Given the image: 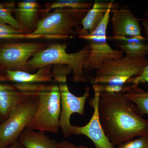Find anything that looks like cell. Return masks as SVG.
Segmentation results:
<instances>
[{
    "label": "cell",
    "instance_id": "obj_1",
    "mask_svg": "<svg viewBox=\"0 0 148 148\" xmlns=\"http://www.w3.org/2000/svg\"><path fill=\"white\" fill-rule=\"evenodd\" d=\"M98 112L105 135L114 146L135 137L148 136V120L124 93H101Z\"/></svg>",
    "mask_w": 148,
    "mask_h": 148
},
{
    "label": "cell",
    "instance_id": "obj_2",
    "mask_svg": "<svg viewBox=\"0 0 148 148\" xmlns=\"http://www.w3.org/2000/svg\"><path fill=\"white\" fill-rule=\"evenodd\" d=\"M67 46L68 44L64 43L52 44L35 53L27 62L28 72L33 73L48 65H65L72 69L74 82H86L84 64L90 54V45L87 43L81 50L74 53H68Z\"/></svg>",
    "mask_w": 148,
    "mask_h": 148
},
{
    "label": "cell",
    "instance_id": "obj_3",
    "mask_svg": "<svg viewBox=\"0 0 148 148\" xmlns=\"http://www.w3.org/2000/svg\"><path fill=\"white\" fill-rule=\"evenodd\" d=\"M37 108L27 127L57 134L60 130L61 93L59 85L40 84L36 97Z\"/></svg>",
    "mask_w": 148,
    "mask_h": 148
},
{
    "label": "cell",
    "instance_id": "obj_4",
    "mask_svg": "<svg viewBox=\"0 0 148 148\" xmlns=\"http://www.w3.org/2000/svg\"><path fill=\"white\" fill-rule=\"evenodd\" d=\"M148 65V59L146 56L132 57L126 55L120 59L107 60L96 70L91 84L125 85L130 79L140 75Z\"/></svg>",
    "mask_w": 148,
    "mask_h": 148
},
{
    "label": "cell",
    "instance_id": "obj_5",
    "mask_svg": "<svg viewBox=\"0 0 148 148\" xmlns=\"http://www.w3.org/2000/svg\"><path fill=\"white\" fill-rule=\"evenodd\" d=\"M89 10L57 8L52 12H47L38 21L33 34L69 38L77 33L75 29L81 24Z\"/></svg>",
    "mask_w": 148,
    "mask_h": 148
},
{
    "label": "cell",
    "instance_id": "obj_6",
    "mask_svg": "<svg viewBox=\"0 0 148 148\" xmlns=\"http://www.w3.org/2000/svg\"><path fill=\"white\" fill-rule=\"evenodd\" d=\"M112 9L108 10L101 24L92 33L79 35L80 38L87 41L90 47L89 56L84 64V70L96 71L107 60L120 59L123 57V51L120 49H113L107 42V29Z\"/></svg>",
    "mask_w": 148,
    "mask_h": 148
},
{
    "label": "cell",
    "instance_id": "obj_7",
    "mask_svg": "<svg viewBox=\"0 0 148 148\" xmlns=\"http://www.w3.org/2000/svg\"><path fill=\"white\" fill-rule=\"evenodd\" d=\"M36 97V95L18 106L0 125L1 148L18 140L21 132L27 127L37 110Z\"/></svg>",
    "mask_w": 148,
    "mask_h": 148
},
{
    "label": "cell",
    "instance_id": "obj_8",
    "mask_svg": "<svg viewBox=\"0 0 148 148\" xmlns=\"http://www.w3.org/2000/svg\"><path fill=\"white\" fill-rule=\"evenodd\" d=\"M36 42L6 43L0 45V69L28 72L27 63L35 53L45 48Z\"/></svg>",
    "mask_w": 148,
    "mask_h": 148
},
{
    "label": "cell",
    "instance_id": "obj_9",
    "mask_svg": "<svg viewBox=\"0 0 148 148\" xmlns=\"http://www.w3.org/2000/svg\"><path fill=\"white\" fill-rule=\"evenodd\" d=\"M40 84L0 82V116L2 123L18 106L36 95Z\"/></svg>",
    "mask_w": 148,
    "mask_h": 148
},
{
    "label": "cell",
    "instance_id": "obj_10",
    "mask_svg": "<svg viewBox=\"0 0 148 148\" xmlns=\"http://www.w3.org/2000/svg\"><path fill=\"white\" fill-rule=\"evenodd\" d=\"M61 93V111L59 118V126L63 135L68 138L73 135L70 119L74 113L83 115L84 113L85 106L90 95V88L86 86L84 94L81 96L74 95L69 90L68 85H59Z\"/></svg>",
    "mask_w": 148,
    "mask_h": 148
},
{
    "label": "cell",
    "instance_id": "obj_11",
    "mask_svg": "<svg viewBox=\"0 0 148 148\" xmlns=\"http://www.w3.org/2000/svg\"><path fill=\"white\" fill-rule=\"evenodd\" d=\"M94 97L89 100L90 106L93 108V114L89 121L82 126H73V135H82L89 138L93 143L95 148H116L105 135L101 125L99 112L98 104L101 92L94 85Z\"/></svg>",
    "mask_w": 148,
    "mask_h": 148
},
{
    "label": "cell",
    "instance_id": "obj_12",
    "mask_svg": "<svg viewBox=\"0 0 148 148\" xmlns=\"http://www.w3.org/2000/svg\"><path fill=\"white\" fill-rule=\"evenodd\" d=\"M113 37L143 38L141 34L138 18H136L132 10L127 7L111 10Z\"/></svg>",
    "mask_w": 148,
    "mask_h": 148
},
{
    "label": "cell",
    "instance_id": "obj_13",
    "mask_svg": "<svg viewBox=\"0 0 148 148\" xmlns=\"http://www.w3.org/2000/svg\"><path fill=\"white\" fill-rule=\"evenodd\" d=\"M52 65L44 66L35 73L5 70L0 73V82H11L15 83L43 84L53 81Z\"/></svg>",
    "mask_w": 148,
    "mask_h": 148
},
{
    "label": "cell",
    "instance_id": "obj_14",
    "mask_svg": "<svg viewBox=\"0 0 148 148\" xmlns=\"http://www.w3.org/2000/svg\"><path fill=\"white\" fill-rule=\"evenodd\" d=\"M15 18L27 34L33 33L39 20L41 12L46 10L41 9L39 4L36 1H23L18 3L16 8H13Z\"/></svg>",
    "mask_w": 148,
    "mask_h": 148
},
{
    "label": "cell",
    "instance_id": "obj_15",
    "mask_svg": "<svg viewBox=\"0 0 148 148\" xmlns=\"http://www.w3.org/2000/svg\"><path fill=\"white\" fill-rule=\"evenodd\" d=\"M119 7L118 3L113 1L108 2L95 1L82 19V28L77 31V34L79 35L91 34L101 24L109 9L119 8Z\"/></svg>",
    "mask_w": 148,
    "mask_h": 148
},
{
    "label": "cell",
    "instance_id": "obj_16",
    "mask_svg": "<svg viewBox=\"0 0 148 148\" xmlns=\"http://www.w3.org/2000/svg\"><path fill=\"white\" fill-rule=\"evenodd\" d=\"M18 140L25 148H57L58 142L51 139L42 131L26 127Z\"/></svg>",
    "mask_w": 148,
    "mask_h": 148
},
{
    "label": "cell",
    "instance_id": "obj_17",
    "mask_svg": "<svg viewBox=\"0 0 148 148\" xmlns=\"http://www.w3.org/2000/svg\"><path fill=\"white\" fill-rule=\"evenodd\" d=\"M108 39L121 41V43L116 46L126 55L132 57H144L148 53V45L144 42L145 37H110Z\"/></svg>",
    "mask_w": 148,
    "mask_h": 148
},
{
    "label": "cell",
    "instance_id": "obj_18",
    "mask_svg": "<svg viewBox=\"0 0 148 148\" xmlns=\"http://www.w3.org/2000/svg\"><path fill=\"white\" fill-rule=\"evenodd\" d=\"M124 95L137 107L141 115L148 114V90H143L139 85H132Z\"/></svg>",
    "mask_w": 148,
    "mask_h": 148
},
{
    "label": "cell",
    "instance_id": "obj_19",
    "mask_svg": "<svg viewBox=\"0 0 148 148\" xmlns=\"http://www.w3.org/2000/svg\"><path fill=\"white\" fill-rule=\"evenodd\" d=\"M48 39L52 37L47 35L36 34L33 33L27 34L16 29L10 25L0 23V39Z\"/></svg>",
    "mask_w": 148,
    "mask_h": 148
},
{
    "label": "cell",
    "instance_id": "obj_20",
    "mask_svg": "<svg viewBox=\"0 0 148 148\" xmlns=\"http://www.w3.org/2000/svg\"><path fill=\"white\" fill-rule=\"evenodd\" d=\"M92 5L93 3L78 0H61L52 3L46 10L48 12L50 10L57 8L89 9L92 7Z\"/></svg>",
    "mask_w": 148,
    "mask_h": 148
},
{
    "label": "cell",
    "instance_id": "obj_21",
    "mask_svg": "<svg viewBox=\"0 0 148 148\" xmlns=\"http://www.w3.org/2000/svg\"><path fill=\"white\" fill-rule=\"evenodd\" d=\"M11 11V9L7 8L0 4V23L10 25L25 33L21 25L15 17L12 16Z\"/></svg>",
    "mask_w": 148,
    "mask_h": 148
},
{
    "label": "cell",
    "instance_id": "obj_22",
    "mask_svg": "<svg viewBox=\"0 0 148 148\" xmlns=\"http://www.w3.org/2000/svg\"><path fill=\"white\" fill-rule=\"evenodd\" d=\"M72 72V69L69 66L60 64L52 66V77L53 81L56 82L61 84L66 83L67 76Z\"/></svg>",
    "mask_w": 148,
    "mask_h": 148
},
{
    "label": "cell",
    "instance_id": "obj_23",
    "mask_svg": "<svg viewBox=\"0 0 148 148\" xmlns=\"http://www.w3.org/2000/svg\"><path fill=\"white\" fill-rule=\"evenodd\" d=\"M101 93H106L114 94L116 93H124L126 92L130 85L113 86L108 84H93Z\"/></svg>",
    "mask_w": 148,
    "mask_h": 148
},
{
    "label": "cell",
    "instance_id": "obj_24",
    "mask_svg": "<svg viewBox=\"0 0 148 148\" xmlns=\"http://www.w3.org/2000/svg\"><path fill=\"white\" fill-rule=\"evenodd\" d=\"M116 148H148V136L140 137L128 140Z\"/></svg>",
    "mask_w": 148,
    "mask_h": 148
},
{
    "label": "cell",
    "instance_id": "obj_25",
    "mask_svg": "<svg viewBox=\"0 0 148 148\" xmlns=\"http://www.w3.org/2000/svg\"><path fill=\"white\" fill-rule=\"evenodd\" d=\"M148 83V65L143 70L140 75L130 79L127 84L132 85H139L141 84Z\"/></svg>",
    "mask_w": 148,
    "mask_h": 148
},
{
    "label": "cell",
    "instance_id": "obj_26",
    "mask_svg": "<svg viewBox=\"0 0 148 148\" xmlns=\"http://www.w3.org/2000/svg\"><path fill=\"white\" fill-rule=\"evenodd\" d=\"M57 148H90L80 145L79 146H77L73 143L69 142L67 140L61 141L57 143Z\"/></svg>",
    "mask_w": 148,
    "mask_h": 148
},
{
    "label": "cell",
    "instance_id": "obj_27",
    "mask_svg": "<svg viewBox=\"0 0 148 148\" xmlns=\"http://www.w3.org/2000/svg\"><path fill=\"white\" fill-rule=\"evenodd\" d=\"M144 16H145L144 18H138V20L142 22L144 32L148 39V10L145 12Z\"/></svg>",
    "mask_w": 148,
    "mask_h": 148
},
{
    "label": "cell",
    "instance_id": "obj_28",
    "mask_svg": "<svg viewBox=\"0 0 148 148\" xmlns=\"http://www.w3.org/2000/svg\"><path fill=\"white\" fill-rule=\"evenodd\" d=\"M1 148H25L18 140L14 141L9 145Z\"/></svg>",
    "mask_w": 148,
    "mask_h": 148
},
{
    "label": "cell",
    "instance_id": "obj_29",
    "mask_svg": "<svg viewBox=\"0 0 148 148\" xmlns=\"http://www.w3.org/2000/svg\"><path fill=\"white\" fill-rule=\"evenodd\" d=\"M2 123V121L1 119V116H0V125Z\"/></svg>",
    "mask_w": 148,
    "mask_h": 148
},
{
    "label": "cell",
    "instance_id": "obj_30",
    "mask_svg": "<svg viewBox=\"0 0 148 148\" xmlns=\"http://www.w3.org/2000/svg\"><path fill=\"white\" fill-rule=\"evenodd\" d=\"M0 148H1V147H0Z\"/></svg>",
    "mask_w": 148,
    "mask_h": 148
}]
</instances>
